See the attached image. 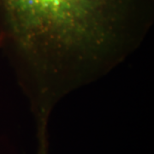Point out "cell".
Segmentation results:
<instances>
[{
	"label": "cell",
	"mask_w": 154,
	"mask_h": 154,
	"mask_svg": "<svg viewBox=\"0 0 154 154\" xmlns=\"http://www.w3.org/2000/svg\"><path fill=\"white\" fill-rule=\"evenodd\" d=\"M136 0H0V17L28 47L56 51L102 45Z\"/></svg>",
	"instance_id": "1"
}]
</instances>
